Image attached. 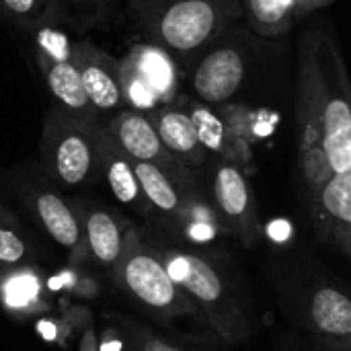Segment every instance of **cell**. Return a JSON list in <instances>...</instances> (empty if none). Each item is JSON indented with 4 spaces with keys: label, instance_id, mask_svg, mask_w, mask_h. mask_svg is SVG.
<instances>
[{
    "label": "cell",
    "instance_id": "6da1fadb",
    "mask_svg": "<svg viewBox=\"0 0 351 351\" xmlns=\"http://www.w3.org/2000/svg\"><path fill=\"white\" fill-rule=\"evenodd\" d=\"M150 43L177 62L193 60L243 19V0H134Z\"/></svg>",
    "mask_w": 351,
    "mask_h": 351
},
{
    "label": "cell",
    "instance_id": "7a4b0ae2",
    "mask_svg": "<svg viewBox=\"0 0 351 351\" xmlns=\"http://www.w3.org/2000/svg\"><path fill=\"white\" fill-rule=\"evenodd\" d=\"M162 263L179 288L204 313L212 329L226 343H239L249 337L251 323L232 298L220 271L202 255L191 251L167 249L160 253Z\"/></svg>",
    "mask_w": 351,
    "mask_h": 351
},
{
    "label": "cell",
    "instance_id": "3957f363",
    "mask_svg": "<svg viewBox=\"0 0 351 351\" xmlns=\"http://www.w3.org/2000/svg\"><path fill=\"white\" fill-rule=\"evenodd\" d=\"M259 35L251 27H230L191 60L189 86L206 105H228L247 84L257 58Z\"/></svg>",
    "mask_w": 351,
    "mask_h": 351
},
{
    "label": "cell",
    "instance_id": "277c9868",
    "mask_svg": "<svg viewBox=\"0 0 351 351\" xmlns=\"http://www.w3.org/2000/svg\"><path fill=\"white\" fill-rule=\"evenodd\" d=\"M95 125L68 115L58 105L43 115L41 154L56 183L84 187L101 177Z\"/></svg>",
    "mask_w": 351,
    "mask_h": 351
},
{
    "label": "cell",
    "instance_id": "5b68a950",
    "mask_svg": "<svg viewBox=\"0 0 351 351\" xmlns=\"http://www.w3.org/2000/svg\"><path fill=\"white\" fill-rule=\"evenodd\" d=\"M117 271L123 290L154 315L175 319L199 313V308L167 271L160 253L144 247L134 228H130L128 245Z\"/></svg>",
    "mask_w": 351,
    "mask_h": 351
},
{
    "label": "cell",
    "instance_id": "8992f818",
    "mask_svg": "<svg viewBox=\"0 0 351 351\" xmlns=\"http://www.w3.org/2000/svg\"><path fill=\"white\" fill-rule=\"evenodd\" d=\"M323 66V146L333 173L351 169V76L333 35L321 33Z\"/></svg>",
    "mask_w": 351,
    "mask_h": 351
},
{
    "label": "cell",
    "instance_id": "52a82bcc",
    "mask_svg": "<svg viewBox=\"0 0 351 351\" xmlns=\"http://www.w3.org/2000/svg\"><path fill=\"white\" fill-rule=\"evenodd\" d=\"M119 70L125 103L132 109L150 113L179 97V62L150 41L134 45L119 60Z\"/></svg>",
    "mask_w": 351,
    "mask_h": 351
},
{
    "label": "cell",
    "instance_id": "ba28073f",
    "mask_svg": "<svg viewBox=\"0 0 351 351\" xmlns=\"http://www.w3.org/2000/svg\"><path fill=\"white\" fill-rule=\"evenodd\" d=\"M103 128L111 134L117 146L136 162H150L162 169L183 189L195 191L193 169L179 160L160 140L154 121L148 113L125 107L103 121Z\"/></svg>",
    "mask_w": 351,
    "mask_h": 351
},
{
    "label": "cell",
    "instance_id": "9c48e42d",
    "mask_svg": "<svg viewBox=\"0 0 351 351\" xmlns=\"http://www.w3.org/2000/svg\"><path fill=\"white\" fill-rule=\"evenodd\" d=\"M212 202L224 230L243 247H253L261 239V224L255 204V193L243 169L216 160L212 173Z\"/></svg>",
    "mask_w": 351,
    "mask_h": 351
},
{
    "label": "cell",
    "instance_id": "30bf717a",
    "mask_svg": "<svg viewBox=\"0 0 351 351\" xmlns=\"http://www.w3.org/2000/svg\"><path fill=\"white\" fill-rule=\"evenodd\" d=\"M321 31H311L300 43L298 84H296V140L298 154L325 150L323 146V66H321Z\"/></svg>",
    "mask_w": 351,
    "mask_h": 351
},
{
    "label": "cell",
    "instance_id": "8fae6325",
    "mask_svg": "<svg viewBox=\"0 0 351 351\" xmlns=\"http://www.w3.org/2000/svg\"><path fill=\"white\" fill-rule=\"evenodd\" d=\"M72 62L78 68L86 97L99 113L101 123L128 107L119 60L95 45L90 39H80L72 45Z\"/></svg>",
    "mask_w": 351,
    "mask_h": 351
},
{
    "label": "cell",
    "instance_id": "7c38bea8",
    "mask_svg": "<svg viewBox=\"0 0 351 351\" xmlns=\"http://www.w3.org/2000/svg\"><path fill=\"white\" fill-rule=\"evenodd\" d=\"M308 204L319 234L351 259V169L335 173Z\"/></svg>",
    "mask_w": 351,
    "mask_h": 351
},
{
    "label": "cell",
    "instance_id": "4fadbf2b",
    "mask_svg": "<svg viewBox=\"0 0 351 351\" xmlns=\"http://www.w3.org/2000/svg\"><path fill=\"white\" fill-rule=\"evenodd\" d=\"M95 138H97V150H99L101 177L105 179L113 197L119 204H123L140 214H150L152 210L144 197L142 185L136 175L134 160L117 146V142L103 128V123L95 125Z\"/></svg>",
    "mask_w": 351,
    "mask_h": 351
},
{
    "label": "cell",
    "instance_id": "5bb4252c",
    "mask_svg": "<svg viewBox=\"0 0 351 351\" xmlns=\"http://www.w3.org/2000/svg\"><path fill=\"white\" fill-rule=\"evenodd\" d=\"M185 109L208 154H214L216 158L232 162L241 169H245L253 160V150L249 142L232 130V125L220 115L218 107L206 105L197 99H187Z\"/></svg>",
    "mask_w": 351,
    "mask_h": 351
},
{
    "label": "cell",
    "instance_id": "9a60e30c",
    "mask_svg": "<svg viewBox=\"0 0 351 351\" xmlns=\"http://www.w3.org/2000/svg\"><path fill=\"white\" fill-rule=\"evenodd\" d=\"M37 64L47 90L51 93L60 109L84 123H101V117L86 97L78 68L72 58H58L37 49Z\"/></svg>",
    "mask_w": 351,
    "mask_h": 351
},
{
    "label": "cell",
    "instance_id": "2e32d148",
    "mask_svg": "<svg viewBox=\"0 0 351 351\" xmlns=\"http://www.w3.org/2000/svg\"><path fill=\"white\" fill-rule=\"evenodd\" d=\"M154 121V128L162 140V144L187 167L199 169L208 160V150L204 148L197 130L185 107H179L177 101L171 105H162L148 113Z\"/></svg>",
    "mask_w": 351,
    "mask_h": 351
},
{
    "label": "cell",
    "instance_id": "e0dca14e",
    "mask_svg": "<svg viewBox=\"0 0 351 351\" xmlns=\"http://www.w3.org/2000/svg\"><path fill=\"white\" fill-rule=\"evenodd\" d=\"M308 321L327 343L351 341V294L337 286H319L308 298Z\"/></svg>",
    "mask_w": 351,
    "mask_h": 351
},
{
    "label": "cell",
    "instance_id": "ac0fdd59",
    "mask_svg": "<svg viewBox=\"0 0 351 351\" xmlns=\"http://www.w3.org/2000/svg\"><path fill=\"white\" fill-rule=\"evenodd\" d=\"M136 175L142 185L144 197L152 212H158L160 216H167L171 220H177L179 224L185 220L189 208L199 197L195 191L183 189L175 179H171L162 169L150 162H136Z\"/></svg>",
    "mask_w": 351,
    "mask_h": 351
},
{
    "label": "cell",
    "instance_id": "d6986e66",
    "mask_svg": "<svg viewBox=\"0 0 351 351\" xmlns=\"http://www.w3.org/2000/svg\"><path fill=\"white\" fill-rule=\"evenodd\" d=\"M33 212L43 230L64 249H76L82 241L80 214L56 191L39 187L31 193Z\"/></svg>",
    "mask_w": 351,
    "mask_h": 351
},
{
    "label": "cell",
    "instance_id": "ffe728a7",
    "mask_svg": "<svg viewBox=\"0 0 351 351\" xmlns=\"http://www.w3.org/2000/svg\"><path fill=\"white\" fill-rule=\"evenodd\" d=\"M82 230H84V241L99 263L115 265L121 261L130 230L123 232L121 222L113 212L97 206L88 208L82 214Z\"/></svg>",
    "mask_w": 351,
    "mask_h": 351
},
{
    "label": "cell",
    "instance_id": "44dd1931",
    "mask_svg": "<svg viewBox=\"0 0 351 351\" xmlns=\"http://www.w3.org/2000/svg\"><path fill=\"white\" fill-rule=\"evenodd\" d=\"M243 16L259 37L278 39L298 21L296 0H243Z\"/></svg>",
    "mask_w": 351,
    "mask_h": 351
},
{
    "label": "cell",
    "instance_id": "7402d4cb",
    "mask_svg": "<svg viewBox=\"0 0 351 351\" xmlns=\"http://www.w3.org/2000/svg\"><path fill=\"white\" fill-rule=\"evenodd\" d=\"M39 290H41L39 280L27 269L4 278V282L0 284V294H2L4 304L14 311L29 308L31 304H35Z\"/></svg>",
    "mask_w": 351,
    "mask_h": 351
},
{
    "label": "cell",
    "instance_id": "603a6c76",
    "mask_svg": "<svg viewBox=\"0 0 351 351\" xmlns=\"http://www.w3.org/2000/svg\"><path fill=\"white\" fill-rule=\"evenodd\" d=\"M53 0H0L2 16H8L25 27L39 25Z\"/></svg>",
    "mask_w": 351,
    "mask_h": 351
},
{
    "label": "cell",
    "instance_id": "cb8c5ba5",
    "mask_svg": "<svg viewBox=\"0 0 351 351\" xmlns=\"http://www.w3.org/2000/svg\"><path fill=\"white\" fill-rule=\"evenodd\" d=\"M12 224L14 222H0V263L6 265L21 263L27 257V245Z\"/></svg>",
    "mask_w": 351,
    "mask_h": 351
},
{
    "label": "cell",
    "instance_id": "d4e9b609",
    "mask_svg": "<svg viewBox=\"0 0 351 351\" xmlns=\"http://www.w3.org/2000/svg\"><path fill=\"white\" fill-rule=\"evenodd\" d=\"M132 341H134L136 351H183L181 348L173 346L171 341H167L162 337H156V335H152L148 331H142V329L132 331Z\"/></svg>",
    "mask_w": 351,
    "mask_h": 351
},
{
    "label": "cell",
    "instance_id": "484cf974",
    "mask_svg": "<svg viewBox=\"0 0 351 351\" xmlns=\"http://www.w3.org/2000/svg\"><path fill=\"white\" fill-rule=\"evenodd\" d=\"M331 2H335V0H296L298 21H300L302 16H308L311 12H315V10H319V8H323V6L331 4Z\"/></svg>",
    "mask_w": 351,
    "mask_h": 351
},
{
    "label": "cell",
    "instance_id": "4316f807",
    "mask_svg": "<svg viewBox=\"0 0 351 351\" xmlns=\"http://www.w3.org/2000/svg\"><path fill=\"white\" fill-rule=\"evenodd\" d=\"M327 351H351V341H348V343H327Z\"/></svg>",
    "mask_w": 351,
    "mask_h": 351
},
{
    "label": "cell",
    "instance_id": "83f0119b",
    "mask_svg": "<svg viewBox=\"0 0 351 351\" xmlns=\"http://www.w3.org/2000/svg\"><path fill=\"white\" fill-rule=\"evenodd\" d=\"M0 222H14V216L0 204Z\"/></svg>",
    "mask_w": 351,
    "mask_h": 351
},
{
    "label": "cell",
    "instance_id": "f1b7e54d",
    "mask_svg": "<svg viewBox=\"0 0 351 351\" xmlns=\"http://www.w3.org/2000/svg\"><path fill=\"white\" fill-rule=\"evenodd\" d=\"M0 19H2V10H0Z\"/></svg>",
    "mask_w": 351,
    "mask_h": 351
},
{
    "label": "cell",
    "instance_id": "f546056e",
    "mask_svg": "<svg viewBox=\"0 0 351 351\" xmlns=\"http://www.w3.org/2000/svg\"><path fill=\"white\" fill-rule=\"evenodd\" d=\"M74 2H80V0H74Z\"/></svg>",
    "mask_w": 351,
    "mask_h": 351
}]
</instances>
